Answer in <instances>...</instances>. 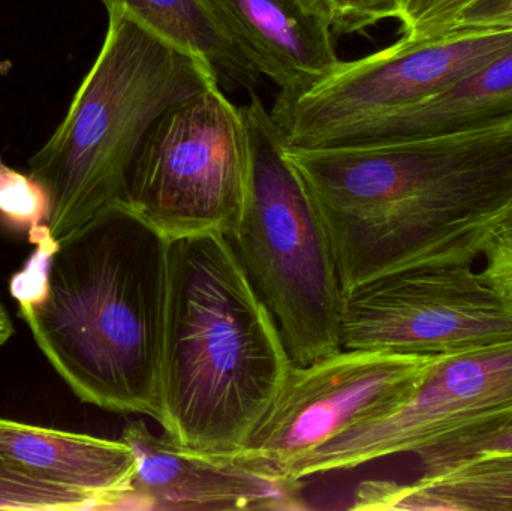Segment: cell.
I'll return each instance as SVG.
<instances>
[{
  "instance_id": "cell-1",
  "label": "cell",
  "mask_w": 512,
  "mask_h": 511,
  "mask_svg": "<svg viewBox=\"0 0 512 511\" xmlns=\"http://www.w3.org/2000/svg\"><path fill=\"white\" fill-rule=\"evenodd\" d=\"M285 153L345 296L403 270L472 266L512 209V117L427 140Z\"/></svg>"
},
{
  "instance_id": "cell-2",
  "label": "cell",
  "mask_w": 512,
  "mask_h": 511,
  "mask_svg": "<svg viewBox=\"0 0 512 511\" xmlns=\"http://www.w3.org/2000/svg\"><path fill=\"white\" fill-rule=\"evenodd\" d=\"M168 240L125 203L56 240L44 290L18 303L51 368L84 404L156 419Z\"/></svg>"
},
{
  "instance_id": "cell-3",
  "label": "cell",
  "mask_w": 512,
  "mask_h": 511,
  "mask_svg": "<svg viewBox=\"0 0 512 511\" xmlns=\"http://www.w3.org/2000/svg\"><path fill=\"white\" fill-rule=\"evenodd\" d=\"M292 365L228 237L168 240L155 419L165 434L192 449L242 452Z\"/></svg>"
},
{
  "instance_id": "cell-4",
  "label": "cell",
  "mask_w": 512,
  "mask_h": 511,
  "mask_svg": "<svg viewBox=\"0 0 512 511\" xmlns=\"http://www.w3.org/2000/svg\"><path fill=\"white\" fill-rule=\"evenodd\" d=\"M213 84L206 63L108 11L95 63L65 119L29 161V173L51 197L50 236L62 239L123 203L132 165L159 117Z\"/></svg>"
},
{
  "instance_id": "cell-5",
  "label": "cell",
  "mask_w": 512,
  "mask_h": 511,
  "mask_svg": "<svg viewBox=\"0 0 512 511\" xmlns=\"http://www.w3.org/2000/svg\"><path fill=\"white\" fill-rule=\"evenodd\" d=\"M249 179L231 246L276 320L295 366L342 350L345 293L324 224L291 162L270 111L242 107Z\"/></svg>"
},
{
  "instance_id": "cell-6",
  "label": "cell",
  "mask_w": 512,
  "mask_h": 511,
  "mask_svg": "<svg viewBox=\"0 0 512 511\" xmlns=\"http://www.w3.org/2000/svg\"><path fill=\"white\" fill-rule=\"evenodd\" d=\"M249 179L242 107L213 84L173 105L147 135L123 203L167 240L233 233Z\"/></svg>"
},
{
  "instance_id": "cell-7",
  "label": "cell",
  "mask_w": 512,
  "mask_h": 511,
  "mask_svg": "<svg viewBox=\"0 0 512 511\" xmlns=\"http://www.w3.org/2000/svg\"><path fill=\"white\" fill-rule=\"evenodd\" d=\"M512 50V30L399 39L339 68L270 114L288 149L349 147L376 123L406 110Z\"/></svg>"
},
{
  "instance_id": "cell-8",
  "label": "cell",
  "mask_w": 512,
  "mask_h": 511,
  "mask_svg": "<svg viewBox=\"0 0 512 511\" xmlns=\"http://www.w3.org/2000/svg\"><path fill=\"white\" fill-rule=\"evenodd\" d=\"M510 342L512 305L472 266L403 270L345 296V350L436 357Z\"/></svg>"
},
{
  "instance_id": "cell-9",
  "label": "cell",
  "mask_w": 512,
  "mask_h": 511,
  "mask_svg": "<svg viewBox=\"0 0 512 511\" xmlns=\"http://www.w3.org/2000/svg\"><path fill=\"white\" fill-rule=\"evenodd\" d=\"M512 422V342L439 356L396 410L337 435L289 468L292 479L417 453L445 438Z\"/></svg>"
},
{
  "instance_id": "cell-10",
  "label": "cell",
  "mask_w": 512,
  "mask_h": 511,
  "mask_svg": "<svg viewBox=\"0 0 512 511\" xmlns=\"http://www.w3.org/2000/svg\"><path fill=\"white\" fill-rule=\"evenodd\" d=\"M438 357L342 348L309 365H292L245 450L288 474L337 435L396 410Z\"/></svg>"
},
{
  "instance_id": "cell-11",
  "label": "cell",
  "mask_w": 512,
  "mask_h": 511,
  "mask_svg": "<svg viewBox=\"0 0 512 511\" xmlns=\"http://www.w3.org/2000/svg\"><path fill=\"white\" fill-rule=\"evenodd\" d=\"M137 459L123 510H303L301 480L261 456L206 452L126 423L122 438Z\"/></svg>"
},
{
  "instance_id": "cell-12",
  "label": "cell",
  "mask_w": 512,
  "mask_h": 511,
  "mask_svg": "<svg viewBox=\"0 0 512 511\" xmlns=\"http://www.w3.org/2000/svg\"><path fill=\"white\" fill-rule=\"evenodd\" d=\"M243 56L294 98L330 77L342 60L333 30L303 0H204Z\"/></svg>"
},
{
  "instance_id": "cell-13",
  "label": "cell",
  "mask_w": 512,
  "mask_h": 511,
  "mask_svg": "<svg viewBox=\"0 0 512 511\" xmlns=\"http://www.w3.org/2000/svg\"><path fill=\"white\" fill-rule=\"evenodd\" d=\"M0 461L27 479L87 498L93 510H123L137 473L123 440L6 419H0Z\"/></svg>"
},
{
  "instance_id": "cell-14",
  "label": "cell",
  "mask_w": 512,
  "mask_h": 511,
  "mask_svg": "<svg viewBox=\"0 0 512 511\" xmlns=\"http://www.w3.org/2000/svg\"><path fill=\"white\" fill-rule=\"evenodd\" d=\"M354 510L512 511V455L490 456L415 482L369 480Z\"/></svg>"
},
{
  "instance_id": "cell-15",
  "label": "cell",
  "mask_w": 512,
  "mask_h": 511,
  "mask_svg": "<svg viewBox=\"0 0 512 511\" xmlns=\"http://www.w3.org/2000/svg\"><path fill=\"white\" fill-rule=\"evenodd\" d=\"M107 11L122 12L135 23L182 48L209 66L222 90L254 89L258 69L222 29L204 0H101Z\"/></svg>"
},
{
  "instance_id": "cell-16",
  "label": "cell",
  "mask_w": 512,
  "mask_h": 511,
  "mask_svg": "<svg viewBox=\"0 0 512 511\" xmlns=\"http://www.w3.org/2000/svg\"><path fill=\"white\" fill-rule=\"evenodd\" d=\"M51 197L30 173L9 167L0 158V227L14 233H35L48 225Z\"/></svg>"
},
{
  "instance_id": "cell-17",
  "label": "cell",
  "mask_w": 512,
  "mask_h": 511,
  "mask_svg": "<svg viewBox=\"0 0 512 511\" xmlns=\"http://www.w3.org/2000/svg\"><path fill=\"white\" fill-rule=\"evenodd\" d=\"M414 455L420 462V476H436L490 456L512 455V422L498 428L453 435Z\"/></svg>"
},
{
  "instance_id": "cell-18",
  "label": "cell",
  "mask_w": 512,
  "mask_h": 511,
  "mask_svg": "<svg viewBox=\"0 0 512 511\" xmlns=\"http://www.w3.org/2000/svg\"><path fill=\"white\" fill-rule=\"evenodd\" d=\"M0 510H93V503L81 495L27 479L0 461Z\"/></svg>"
},
{
  "instance_id": "cell-19",
  "label": "cell",
  "mask_w": 512,
  "mask_h": 511,
  "mask_svg": "<svg viewBox=\"0 0 512 511\" xmlns=\"http://www.w3.org/2000/svg\"><path fill=\"white\" fill-rule=\"evenodd\" d=\"M321 15L333 33H360L388 18L399 17L402 0H303Z\"/></svg>"
},
{
  "instance_id": "cell-20",
  "label": "cell",
  "mask_w": 512,
  "mask_h": 511,
  "mask_svg": "<svg viewBox=\"0 0 512 511\" xmlns=\"http://www.w3.org/2000/svg\"><path fill=\"white\" fill-rule=\"evenodd\" d=\"M472 0H402L399 17L403 41L417 42L444 35Z\"/></svg>"
},
{
  "instance_id": "cell-21",
  "label": "cell",
  "mask_w": 512,
  "mask_h": 511,
  "mask_svg": "<svg viewBox=\"0 0 512 511\" xmlns=\"http://www.w3.org/2000/svg\"><path fill=\"white\" fill-rule=\"evenodd\" d=\"M483 278L512 305V209L484 249Z\"/></svg>"
},
{
  "instance_id": "cell-22",
  "label": "cell",
  "mask_w": 512,
  "mask_h": 511,
  "mask_svg": "<svg viewBox=\"0 0 512 511\" xmlns=\"http://www.w3.org/2000/svg\"><path fill=\"white\" fill-rule=\"evenodd\" d=\"M486 30H512V0H472L441 36Z\"/></svg>"
},
{
  "instance_id": "cell-23",
  "label": "cell",
  "mask_w": 512,
  "mask_h": 511,
  "mask_svg": "<svg viewBox=\"0 0 512 511\" xmlns=\"http://www.w3.org/2000/svg\"><path fill=\"white\" fill-rule=\"evenodd\" d=\"M15 327L12 323L11 317H9L8 311H6L3 303L0 302V348L14 336Z\"/></svg>"
}]
</instances>
